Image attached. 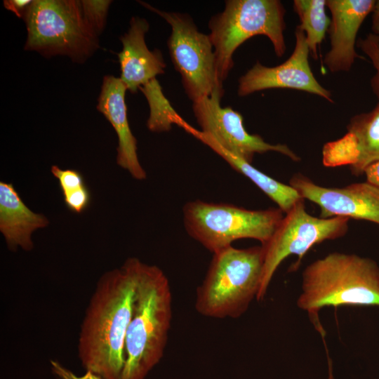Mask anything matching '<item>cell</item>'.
<instances>
[{"instance_id": "1", "label": "cell", "mask_w": 379, "mask_h": 379, "mask_svg": "<svg viewBox=\"0 0 379 379\" xmlns=\"http://www.w3.org/2000/svg\"><path fill=\"white\" fill-rule=\"evenodd\" d=\"M140 260L129 258L99 279L81 325L82 366L101 379H120Z\"/></svg>"}, {"instance_id": "2", "label": "cell", "mask_w": 379, "mask_h": 379, "mask_svg": "<svg viewBox=\"0 0 379 379\" xmlns=\"http://www.w3.org/2000/svg\"><path fill=\"white\" fill-rule=\"evenodd\" d=\"M172 319V293L159 267L139 261L120 379H145L160 361Z\"/></svg>"}, {"instance_id": "3", "label": "cell", "mask_w": 379, "mask_h": 379, "mask_svg": "<svg viewBox=\"0 0 379 379\" xmlns=\"http://www.w3.org/2000/svg\"><path fill=\"white\" fill-rule=\"evenodd\" d=\"M296 305L313 316L324 307L379 306V266L369 258L330 253L305 268Z\"/></svg>"}, {"instance_id": "4", "label": "cell", "mask_w": 379, "mask_h": 379, "mask_svg": "<svg viewBox=\"0 0 379 379\" xmlns=\"http://www.w3.org/2000/svg\"><path fill=\"white\" fill-rule=\"evenodd\" d=\"M264 248L232 246L215 253L196 294L195 309L202 316L238 318L257 298L262 275Z\"/></svg>"}, {"instance_id": "5", "label": "cell", "mask_w": 379, "mask_h": 379, "mask_svg": "<svg viewBox=\"0 0 379 379\" xmlns=\"http://www.w3.org/2000/svg\"><path fill=\"white\" fill-rule=\"evenodd\" d=\"M285 13L279 0H228L224 11L212 16L208 36L213 46L219 88H223L222 83L234 65V51L248 39L264 35L272 44L277 56L284 55Z\"/></svg>"}, {"instance_id": "6", "label": "cell", "mask_w": 379, "mask_h": 379, "mask_svg": "<svg viewBox=\"0 0 379 379\" xmlns=\"http://www.w3.org/2000/svg\"><path fill=\"white\" fill-rule=\"evenodd\" d=\"M22 19L27 30L25 50L83 63L99 48L98 35L85 20L80 1L34 0Z\"/></svg>"}, {"instance_id": "7", "label": "cell", "mask_w": 379, "mask_h": 379, "mask_svg": "<svg viewBox=\"0 0 379 379\" xmlns=\"http://www.w3.org/2000/svg\"><path fill=\"white\" fill-rule=\"evenodd\" d=\"M182 213L188 234L213 253L242 239L266 244L284 217L279 208L250 210L201 200L188 201Z\"/></svg>"}, {"instance_id": "8", "label": "cell", "mask_w": 379, "mask_h": 379, "mask_svg": "<svg viewBox=\"0 0 379 379\" xmlns=\"http://www.w3.org/2000/svg\"><path fill=\"white\" fill-rule=\"evenodd\" d=\"M139 2L170 25L171 32L167 41L169 54L189 98L194 102L211 96L216 90L224 92L218 86L215 57L208 34L199 32L187 14L165 12Z\"/></svg>"}, {"instance_id": "9", "label": "cell", "mask_w": 379, "mask_h": 379, "mask_svg": "<svg viewBox=\"0 0 379 379\" xmlns=\"http://www.w3.org/2000/svg\"><path fill=\"white\" fill-rule=\"evenodd\" d=\"M349 218L315 217L306 211L305 199L298 201L281 219L264 248V264L256 300H262L277 268L291 255L298 257V264L314 245L346 234Z\"/></svg>"}, {"instance_id": "10", "label": "cell", "mask_w": 379, "mask_h": 379, "mask_svg": "<svg viewBox=\"0 0 379 379\" xmlns=\"http://www.w3.org/2000/svg\"><path fill=\"white\" fill-rule=\"evenodd\" d=\"M224 92L215 91L211 96L193 102L194 117L201 131L211 136L227 151L251 163L255 154L276 152L294 161L300 158L285 144H270L245 128L242 115L230 107H222Z\"/></svg>"}, {"instance_id": "11", "label": "cell", "mask_w": 379, "mask_h": 379, "mask_svg": "<svg viewBox=\"0 0 379 379\" xmlns=\"http://www.w3.org/2000/svg\"><path fill=\"white\" fill-rule=\"evenodd\" d=\"M295 38L293 51L285 62L271 67L257 61L239 78L237 90L239 96L265 89L289 88L317 95L333 102L331 92L319 83L311 69L305 34L298 25L295 27Z\"/></svg>"}, {"instance_id": "12", "label": "cell", "mask_w": 379, "mask_h": 379, "mask_svg": "<svg viewBox=\"0 0 379 379\" xmlns=\"http://www.w3.org/2000/svg\"><path fill=\"white\" fill-rule=\"evenodd\" d=\"M289 185L302 198L319 206L320 218L339 216L379 225V188L367 182L343 187H326L297 173L290 179Z\"/></svg>"}, {"instance_id": "13", "label": "cell", "mask_w": 379, "mask_h": 379, "mask_svg": "<svg viewBox=\"0 0 379 379\" xmlns=\"http://www.w3.org/2000/svg\"><path fill=\"white\" fill-rule=\"evenodd\" d=\"M374 0H326L331 13L328 30L330 48L324 62L332 73L347 72L357 58H364L355 50L359 28L372 12Z\"/></svg>"}, {"instance_id": "14", "label": "cell", "mask_w": 379, "mask_h": 379, "mask_svg": "<svg viewBox=\"0 0 379 379\" xmlns=\"http://www.w3.org/2000/svg\"><path fill=\"white\" fill-rule=\"evenodd\" d=\"M126 86L121 79L113 75L103 77L97 109L113 126L118 136L117 164L128 171L131 176L142 180L146 172L141 166L137 153V140L128 124L125 102Z\"/></svg>"}, {"instance_id": "15", "label": "cell", "mask_w": 379, "mask_h": 379, "mask_svg": "<svg viewBox=\"0 0 379 379\" xmlns=\"http://www.w3.org/2000/svg\"><path fill=\"white\" fill-rule=\"evenodd\" d=\"M149 28L146 19L133 17L128 32L120 37L123 48L118 53L119 78L132 93L164 73L166 64L161 52L149 51L146 45L145 38Z\"/></svg>"}, {"instance_id": "16", "label": "cell", "mask_w": 379, "mask_h": 379, "mask_svg": "<svg viewBox=\"0 0 379 379\" xmlns=\"http://www.w3.org/2000/svg\"><path fill=\"white\" fill-rule=\"evenodd\" d=\"M49 223L43 214L36 213L22 201L13 184L0 182V231L8 248L32 250L33 232Z\"/></svg>"}, {"instance_id": "17", "label": "cell", "mask_w": 379, "mask_h": 379, "mask_svg": "<svg viewBox=\"0 0 379 379\" xmlns=\"http://www.w3.org/2000/svg\"><path fill=\"white\" fill-rule=\"evenodd\" d=\"M180 127L210 147L233 169L248 178L275 202L283 213H286L298 201L303 199L289 184L286 185L265 174L253 166L251 163L223 148L209 135L194 128L185 121Z\"/></svg>"}, {"instance_id": "18", "label": "cell", "mask_w": 379, "mask_h": 379, "mask_svg": "<svg viewBox=\"0 0 379 379\" xmlns=\"http://www.w3.org/2000/svg\"><path fill=\"white\" fill-rule=\"evenodd\" d=\"M347 130L355 136L359 149V159L350 167L351 172L360 175L368 165L379 160V102L370 112L353 116Z\"/></svg>"}, {"instance_id": "19", "label": "cell", "mask_w": 379, "mask_h": 379, "mask_svg": "<svg viewBox=\"0 0 379 379\" xmlns=\"http://www.w3.org/2000/svg\"><path fill=\"white\" fill-rule=\"evenodd\" d=\"M326 0H294L293 9L305 32L311 56L318 59V48L328 32L331 19L326 12Z\"/></svg>"}, {"instance_id": "20", "label": "cell", "mask_w": 379, "mask_h": 379, "mask_svg": "<svg viewBox=\"0 0 379 379\" xmlns=\"http://www.w3.org/2000/svg\"><path fill=\"white\" fill-rule=\"evenodd\" d=\"M147 98L150 112L147 126L155 133L168 131L172 124L178 125L182 119L177 114L162 93L157 79L140 88Z\"/></svg>"}, {"instance_id": "21", "label": "cell", "mask_w": 379, "mask_h": 379, "mask_svg": "<svg viewBox=\"0 0 379 379\" xmlns=\"http://www.w3.org/2000/svg\"><path fill=\"white\" fill-rule=\"evenodd\" d=\"M359 157V149L355 136L350 132L342 138L324 145L322 161L326 167H337L357 164Z\"/></svg>"}, {"instance_id": "22", "label": "cell", "mask_w": 379, "mask_h": 379, "mask_svg": "<svg viewBox=\"0 0 379 379\" xmlns=\"http://www.w3.org/2000/svg\"><path fill=\"white\" fill-rule=\"evenodd\" d=\"M112 1L81 0L80 4L84 17L93 30L99 35L106 25L109 7Z\"/></svg>"}, {"instance_id": "23", "label": "cell", "mask_w": 379, "mask_h": 379, "mask_svg": "<svg viewBox=\"0 0 379 379\" xmlns=\"http://www.w3.org/2000/svg\"><path fill=\"white\" fill-rule=\"evenodd\" d=\"M357 46L368 56L375 69L376 72L371 79V86L379 100V36L370 33L364 39H359Z\"/></svg>"}, {"instance_id": "24", "label": "cell", "mask_w": 379, "mask_h": 379, "mask_svg": "<svg viewBox=\"0 0 379 379\" xmlns=\"http://www.w3.org/2000/svg\"><path fill=\"white\" fill-rule=\"evenodd\" d=\"M51 171L58 180L62 194L86 185L82 174L77 170L62 169L54 165Z\"/></svg>"}, {"instance_id": "25", "label": "cell", "mask_w": 379, "mask_h": 379, "mask_svg": "<svg viewBox=\"0 0 379 379\" xmlns=\"http://www.w3.org/2000/svg\"><path fill=\"white\" fill-rule=\"evenodd\" d=\"M66 206L72 212L80 213L89 205L91 194L86 185L63 194Z\"/></svg>"}, {"instance_id": "26", "label": "cell", "mask_w": 379, "mask_h": 379, "mask_svg": "<svg viewBox=\"0 0 379 379\" xmlns=\"http://www.w3.org/2000/svg\"><path fill=\"white\" fill-rule=\"evenodd\" d=\"M50 365L53 373L58 379H101L99 376L88 371H86L85 373L81 375H76L57 360H51Z\"/></svg>"}, {"instance_id": "27", "label": "cell", "mask_w": 379, "mask_h": 379, "mask_svg": "<svg viewBox=\"0 0 379 379\" xmlns=\"http://www.w3.org/2000/svg\"><path fill=\"white\" fill-rule=\"evenodd\" d=\"M32 3V0H4V6L18 18H23Z\"/></svg>"}, {"instance_id": "28", "label": "cell", "mask_w": 379, "mask_h": 379, "mask_svg": "<svg viewBox=\"0 0 379 379\" xmlns=\"http://www.w3.org/2000/svg\"><path fill=\"white\" fill-rule=\"evenodd\" d=\"M366 182L379 188V160L368 165L364 170Z\"/></svg>"}, {"instance_id": "29", "label": "cell", "mask_w": 379, "mask_h": 379, "mask_svg": "<svg viewBox=\"0 0 379 379\" xmlns=\"http://www.w3.org/2000/svg\"><path fill=\"white\" fill-rule=\"evenodd\" d=\"M372 13V33L379 36V0L375 1Z\"/></svg>"}, {"instance_id": "30", "label": "cell", "mask_w": 379, "mask_h": 379, "mask_svg": "<svg viewBox=\"0 0 379 379\" xmlns=\"http://www.w3.org/2000/svg\"><path fill=\"white\" fill-rule=\"evenodd\" d=\"M329 373H330V374H329V378H328V379H333L331 371H329Z\"/></svg>"}]
</instances>
